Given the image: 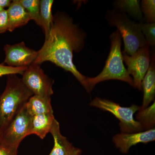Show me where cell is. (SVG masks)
Wrapping results in <instances>:
<instances>
[{
    "instance_id": "1",
    "label": "cell",
    "mask_w": 155,
    "mask_h": 155,
    "mask_svg": "<svg viewBox=\"0 0 155 155\" xmlns=\"http://www.w3.org/2000/svg\"><path fill=\"white\" fill-rule=\"evenodd\" d=\"M86 34L71 17L64 12L53 16L48 37L38 51L34 64L41 65L49 61L71 72L81 84L87 89V77L78 70L73 62V52L78 53L84 47Z\"/></svg>"
},
{
    "instance_id": "2",
    "label": "cell",
    "mask_w": 155,
    "mask_h": 155,
    "mask_svg": "<svg viewBox=\"0 0 155 155\" xmlns=\"http://www.w3.org/2000/svg\"><path fill=\"white\" fill-rule=\"evenodd\" d=\"M33 95L16 74L8 75L6 87L0 96V130L8 127Z\"/></svg>"
},
{
    "instance_id": "3",
    "label": "cell",
    "mask_w": 155,
    "mask_h": 155,
    "mask_svg": "<svg viewBox=\"0 0 155 155\" xmlns=\"http://www.w3.org/2000/svg\"><path fill=\"white\" fill-rule=\"evenodd\" d=\"M110 38V50L102 71L96 77L87 78L86 90L88 93H90L98 83L109 80L122 81L133 86V79L123 63L121 35L117 30L111 34Z\"/></svg>"
},
{
    "instance_id": "4",
    "label": "cell",
    "mask_w": 155,
    "mask_h": 155,
    "mask_svg": "<svg viewBox=\"0 0 155 155\" xmlns=\"http://www.w3.org/2000/svg\"><path fill=\"white\" fill-rule=\"evenodd\" d=\"M106 19L110 25L117 28L123 38L124 50L122 52L132 55L139 49L147 45L139 23L130 19L127 14L115 9L108 11Z\"/></svg>"
},
{
    "instance_id": "5",
    "label": "cell",
    "mask_w": 155,
    "mask_h": 155,
    "mask_svg": "<svg viewBox=\"0 0 155 155\" xmlns=\"http://www.w3.org/2000/svg\"><path fill=\"white\" fill-rule=\"evenodd\" d=\"M90 105L114 115L120 122L119 125L122 133H135L144 130L140 123L134 117L140 109L139 106L133 104L130 107H123L112 101L98 97L91 101Z\"/></svg>"
},
{
    "instance_id": "6",
    "label": "cell",
    "mask_w": 155,
    "mask_h": 155,
    "mask_svg": "<svg viewBox=\"0 0 155 155\" xmlns=\"http://www.w3.org/2000/svg\"><path fill=\"white\" fill-rule=\"evenodd\" d=\"M25 106L2 132L1 142L19 148L22 140L30 135L32 116L28 114Z\"/></svg>"
},
{
    "instance_id": "7",
    "label": "cell",
    "mask_w": 155,
    "mask_h": 155,
    "mask_svg": "<svg viewBox=\"0 0 155 155\" xmlns=\"http://www.w3.org/2000/svg\"><path fill=\"white\" fill-rule=\"evenodd\" d=\"M22 75V82L33 95L51 98L54 81L45 74L40 65L31 64Z\"/></svg>"
},
{
    "instance_id": "8",
    "label": "cell",
    "mask_w": 155,
    "mask_h": 155,
    "mask_svg": "<svg viewBox=\"0 0 155 155\" xmlns=\"http://www.w3.org/2000/svg\"><path fill=\"white\" fill-rule=\"evenodd\" d=\"M123 62L127 67V72L133 77V86L142 90V82L150 64L149 47L146 45L139 49L132 55L122 52Z\"/></svg>"
},
{
    "instance_id": "9",
    "label": "cell",
    "mask_w": 155,
    "mask_h": 155,
    "mask_svg": "<svg viewBox=\"0 0 155 155\" xmlns=\"http://www.w3.org/2000/svg\"><path fill=\"white\" fill-rule=\"evenodd\" d=\"M4 49L5 54L4 64L9 67H28L33 64L38 55V51L27 47L24 42L6 45Z\"/></svg>"
},
{
    "instance_id": "10",
    "label": "cell",
    "mask_w": 155,
    "mask_h": 155,
    "mask_svg": "<svg viewBox=\"0 0 155 155\" xmlns=\"http://www.w3.org/2000/svg\"><path fill=\"white\" fill-rule=\"evenodd\" d=\"M154 127L149 130L135 133L118 134L114 136L113 141L116 148L123 153H127L130 148L140 143H147L154 141Z\"/></svg>"
},
{
    "instance_id": "11",
    "label": "cell",
    "mask_w": 155,
    "mask_h": 155,
    "mask_svg": "<svg viewBox=\"0 0 155 155\" xmlns=\"http://www.w3.org/2000/svg\"><path fill=\"white\" fill-rule=\"evenodd\" d=\"M155 53L150 56V64L148 70L142 82V89L143 92V101L140 110L148 107L155 97Z\"/></svg>"
},
{
    "instance_id": "12",
    "label": "cell",
    "mask_w": 155,
    "mask_h": 155,
    "mask_svg": "<svg viewBox=\"0 0 155 155\" xmlns=\"http://www.w3.org/2000/svg\"><path fill=\"white\" fill-rule=\"evenodd\" d=\"M9 20V31L27 24L31 20L28 12L21 5L19 0L12 1L7 10Z\"/></svg>"
},
{
    "instance_id": "13",
    "label": "cell",
    "mask_w": 155,
    "mask_h": 155,
    "mask_svg": "<svg viewBox=\"0 0 155 155\" xmlns=\"http://www.w3.org/2000/svg\"><path fill=\"white\" fill-rule=\"evenodd\" d=\"M54 113L40 114L32 117L31 134H35L41 139H44L50 132L54 121Z\"/></svg>"
},
{
    "instance_id": "14",
    "label": "cell",
    "mask_w": 155,
    "mask_h": 155,
    "mask_svg": "<svg viewBox=\"0 0 155 155\" xmlns=\"http://www.w3.org/2000/svg\"><path fill=\"white\" fill-rule=\"evenodd\" d=\"M50 133L54 138V146L49 155H69L73 146L65 137L61 134L60 124L56 119L53 122Z\"/></svg>"
},
{
    "instance_id": "15",
    "label": "cell",
    "mask_w": 155,
    "mask_h": 155,
    "mask_svg": "<svg viewBox=\"0 0 155 155\" xmlns=\"http://www.w3.org/2000/svg\"><path fill=\"white\" fill-rule=\"evenodd\" d=\"M28 114L33 116L40 114L54 113L51 98L44 97L33 95L25 104Z\"/></svg>"
},
{
    "instance_id": "16",
    "label": "cell",
    "mask_w": 155,
    "mask_h": 155,
    "mask_svg": "<svg viewBox=\"0 0 155 155\" xmlns=\"http://www.w3.org/2000/svg\"><path fill=\"white\" fill-rule=\"evenodd\" d=\"M53 3V0H41L40 2V26L44 31L45 39L48 37L52 24L51 9Z\"/></svg>"
},
{
    "instance_id": "17",
    "label": "cell",
    "mask_w": 155,
    "mask_h": 155,
    "mask_svg": "<svg viewBox=\"0 0 155 155\" xmlns=\"http://www.w3.org/2000/svg\"><path fill=\"white\" fill-rule=\"evenodd\" d=\"M140 2L138 0H119L115 2L116 10L128 14L134 19L142 20L143 19Z\"/></svg>"
},
{
    "instance_id": "18",
    "label": "cell",
    "mask_w": 155,
    "mask_h": 155,
    "mask_svg": "<svg viewBox=\"0 0 155 155\" xmlns=\"http://www.w3.org/2000/svg\"><path fill=\"white\" fill-rule=\"evenodd\" d=\"M155 103L144 109L138 111L137 115V121L141 124L144 130H149L153 128L155 124Z\"/></svg>"
},
{
    "instance_id": "19",
    "label": "cell",
    "mask_w": 155,
    "mask_h": 155,
    "mask_svg": "<svg viewBox=\"0 0 155 155\" xmlns=\"http://www.w3.org/2000/svg\"><path fill=\"white\" fill-rule=\"evenodd\" d=\"M29 14L31 20H33L40 26V2L39 0H19Z\"/></svg>"
},
{
    "instance_id": "20",
    "label": "cell",
    "mask_w": 155,
    "mask_h": 155,
    "mask_svg": "<svg viewBox=\"0 0 155 155\" xmlns=\"http://www.w3.org/2000/svg\"><path fill=\"white\" fill-rule=\"evenodd\" d=\"M140 29L146 42V45L151 47L155 45V23H139Z\"/></svg>"
},
{
    "instance_id": "21",
    "label": "cell",
    "mask_w": 155,
    "mask_h": 155,
    "mask_svg": "<svg viewBox=\"0 0 155 155\" xmlns=\"http://www.w3.org/2000/svg\"><path fill=\"white\" fill-rule=\"evenodd\" d=\"M141 11L144 14L147 23H151L155 21V0H143L140 5Z\"/></svg>"
},
{
    "instance_id": "22",
    "label": "cell",
    "mask_w": 155,
    "mask_h": 155,
    "mask_svg": "<svg viewBox=\"0 0 155 155\" xmlns=\"http://www.w3.org/2000/svg\"><path fill=\"white\" fill-rule=\"evenodd\" d=\"M28 67H14L6 66L4 64H0V77L4 75L11 74H21L26 70Z\"/></svg>"
},
{
    "instance_id": "23",
    "label": "cell",
    "mask_w": 155,
    "mask_h": 155,
    "mask_svg": "<svg viewBox=\"0 0 155 155\" xmlns=\"http://www.w3.org/2000/svg\"><path fill=\"white\" fill-rule=\"evenodd\" d=\"M9 30V20L7 10L0 12V34Z\"/></svg>"
},
{
    "instance_id": "24",
    "label": "cell",
    "mask_w": 155,
    "mask_h": 155,
    "mask_svg": "<svg viewBox=\"0 0 155 155\" xmlns=\"http://www.w3.org/2000/svg\"><path fill=\"white\" fill-rule=\"evenodd\" d=\"M18 147H11L0 142V155H17Z\"/></svg>"
},
{
    "instance_id": "25",
    "label": "cell",
    "mask_w": 155,
    "mask_h": 155,
    "mask_svg": "<svg viewBox=\"0 0 155 155\" xmlns=\"http://www.w3.org/2000/svg\"><path fill=\"white\" fill-rule=\"evenodd\" d=\"M81 150L80 149L72 146L68 155H81Z\"/></svg>"
},
{
    "instance_id": "26",
    "label": "cell",
    "mask_w": 155,
    "mask_h": 155,
    "mask_svg": "<svg viewBox=\"0 0 155 155\" xmlns=\"http://www.w3.org/2000/svg\"><path fill=\"white\" fill-rule=\"evenodd\" d=\"M12 1L10 0H0V8L5 9V8L8 7L11 5Z\"/></svg>"
},
{
    "instance_id": "27",
    "label": "cell",
    "mask_w": 155,
    "mask_h": 155,
    "mask_svg": "<svg viewBox=\"0 0 155 155\" xmlns=\"http://www.w3.org/2000/svg\"><path fill=\"white\" fill-rule=\"evenodd\" d=\"M2 131L0 130V139H1V136H2Z\"/></svg>"
},
{
    "instance_id": "28",
    "label": "cell",
    "mask_w": 155,
    "mask_h": 155,
    "mask_svg": "<svg viewBox=\"0 0 155 155\" xmlns=\"http://www.w3.org/2000/svg\"><path fill=\"white\" fill-rule=\"evenodd\" d=\"M5 9H3L2 8H0V12H2V11H3V10H4Z\"/></svg>"
}]
</instances>
